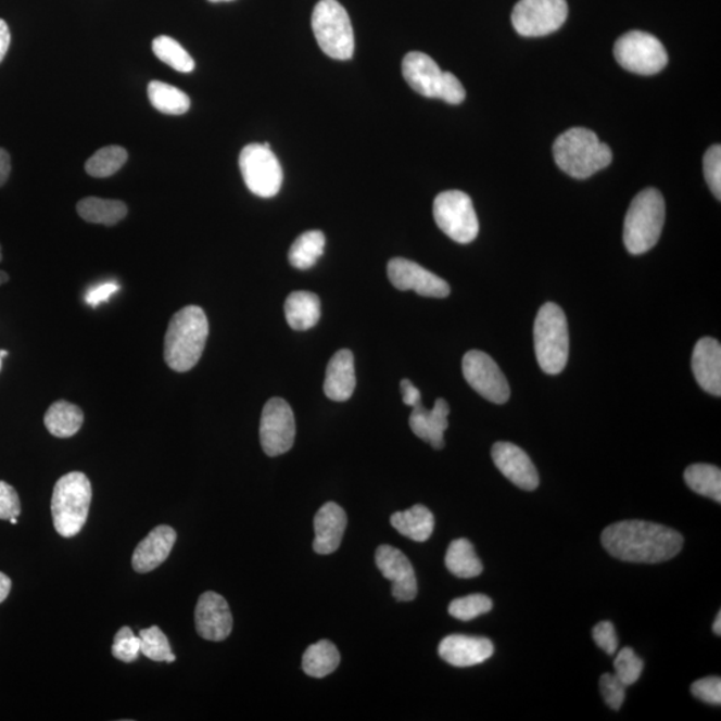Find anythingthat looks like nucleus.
Instances as JSON below:
<instances>
[{
	"label": "nucleus",
	"mask_w": 721,
	"mask_h": 721,
	"mask_svg": "<svg viewBox=\"0 0 721 721\" xmlns=\"http://www.w3.org/2000/svg\"><path fill=\"white\" fill-rule=\"evenodd\" d=\"M602 544L610 556L621 561L657 564L678 556L684 539L672 528L630 520L609 526L602 534Z\"/></svg>",
	"instance_id": "1"
},
{
	"label": "nucleus",
	"mask_w": 721,
	"mask_h": 721,
	"mask_svg": "<svg viewBox=\"0 0 721 721\" xmlns=\"http://www.w3.org/2000/svg\"><path fill=\"white\" fill-rule=\"evenodd\" d=\"M208 321L202 307L185 306L174 314L165 336V360L179 374L193 369L205 351Z\"/></svg>",
	"instance_id": "2"
},
{
	"label": "nucleus",
	"mask_w": 721,
	"mask_h": 721,
	"mask_svg": "<svg viewBox=\"0 0 721 721\" xmlns=\"http://www.w3.org/2000/svg\"><path fill=\"white\" fill-rule=\"evenodd\" d=\"M554 156L558 167L568 176L586 179L603 170L612 162V151L598 141L595 132L584 127L562 132L554 144Z\"/></svg>",
	"instance_id": "3"
},
{
	"label": "nucleus",
	"mask_w": 721,
	"mask_h": 721,
	"mask_svg": "<svg viewBox=\"0 0 721 721\" xmlns=\"http://www.w3.org/2000/svg\"><path fill=\"white\" fill-rule=\"evenodd\" d=\"M92 499L91 482L83 472L62 476L51 498L54 528L62 537H74L83 531Z\"/></svg>",
	"instance_id": "4"
},
{
	"label": "nucleus",
	"mask_w": 721,
	"mask_h": 721,
	"mask_svg": "<svg viewBox=\"0 0 721 721\" xmlns=\"http://www.w3.org/2000/svg\"><path fill=\"white\" fill-rule=\"evenodd\" d=\"M666 220V202L659 190L642 191L628 208L624 243L631 254H644L660 240Z\"/></svg>",
	"instance_id": "5"
},
{
	"label": "nucleus",
	"mask_w": 721,
	"mask_h": 721,
	"mask_svg": "<svg viewBox=\"0 0 721 721\" xmlns=\"http://www.w3.org/2000/svg\"><path fill=\"white\" fill-rule=\"evenodd\" d=\"M533 337L541 370L546 375H560L569 356L568 322L560 306L548 302L540 307Z\"/></svg>",
	"instance_id": "6"
},
{
	"label": "nucleus",
	"mask_w": 721,
	"mask_h": 721,
	"mask_svg": "<svg viewBox=\"0 0 721 721\" xmlns=\"http://www.w3.org/2000/svg\"><path fill=\"white\" fill-rule=\"evenodd\" d=\"M403 75L413 90L427 98L461 103L467 96L464 86L452 73L441 72L438 63L423 52L412 51L403 61Z\"/></svg>",
	"instance_id": "7"
},
{
	"label": "nucleus",
	"mask_w": 721,
	"mask_h": 721,
	"mask_svg": "<svg viewBox=\"0 0 721 721\" xmlns=\"http://www.w3.org/2000/svg\"><path fill=\"white\" fill-rule=\"evenodd\" d=\"M312 27L325 54L333 60H351L354 54V33L344 5L337 0H321L314 8Z\"/></svg>",
	"instance_id": "8"
},
{
	"label": "nucleus",
	"mask_w": 721,
	"mask_h": 721,
	"mask_svg": "<svg viewBox=\"0 0 721 721\" xmlns=\"http://www.w3.org/2000/svg\"><path fill=\"white\" fill-rule=\"evenodd\" d=\"M435 224L458 243H469L479 236L480 224L468 194L459 190L444 191L433 203Z\"/></svg>",
	"instance_id": "9"
},
{
	"label": "nucleus",
	"mask_w": 721,
	"mask_h": 721,
	"mask_svg": "<svg viewBox=\"0 0 721 721\" xmlns=\"http://www.w3.org/2000/svg\"><path fill=\"white\" fill-rule=\"evenodd\" d=\"M240 168L248 189L261 198L279 193L283 182L282 166L270 143H250L240 154Z\"/></svg>",
	"instance_id": "10"
},
{
	"label": "nucleus",
	"mask_w": 721,
	"mask_h": 721,
	"mask_svg": "<svg viewBox=\"0 0 721 721\" xmlns=\"http://www.w3.org/2000/svg\"><path fill=\"white\" fill-rule=\"evenodd\" d=\"M614 52L621 67L638 75L660 73L668 63L665 46L654 35L644 31H631L620 37Z\"/></svg>",
	"instance_id": "11"
},
{
	"label": "nucleus",
	"mask_w": 721,
	"mask_h": 721,
	"mask_svg": "<svg viewBox=\"0 0 721 721\" xmlns=\"http://www.w3.org/2000/svg\"><path fill=\"white\" fill-rule=\"evenodd\" d=\"M568 17L567 0H520L511 13V25L522 37H545Z\"/></svg>",
	"instance_id": "12"
},
{
	"label": "nucleus",
	"mask_w": 721,
	"mask_h": 721,
	"mask_svg": "<svg viewBox=\"0 0 721 721\" xmlns=\"http://www.w3.org/2000/svg\"><path fill=\"white\" fill-rule=\"evenodd\" d=\"M261 445L267 456L277 457L292 450L295 440L294 413L287 401H267L261 416Z\"/></svg>",
	"instance_id": "13"
},
{
	"label": "nucleus",
	"mask_w": 721,
	"mask_h": 721,
	"mask_svg": "<svg viewBox=\"0 0 721 721\" xmlns=\"http://www.w3.org/2000/svg\"><path fill=\"white\" fill-rule=\"evenodd\" d=\"M465 380L477 393L493 404H505L510 397L507 377L491 356L481 351H470L463 359Z\"/></svg>",
	"instance_id": "14"
},
{
	"label": "nucleus",
	"mask_w": 721,
	"mask_h": 721,
	"mask_svg": "<svg viewBox=\"0 0 721 721\" xmlns=\"http://www.w3.org/2000/svg\"><path fill=\"white\" fill-rule=\"evenodd\" d=\"M388 277L394 288L404 292L413 290L432 299H445L451 294L450 283L409 260L393 258L388 265Z\"/></svg>",
	"instance_id": "15"
},
{
	"label": "nucleus",
	"mask_w": 721,
	"mask_h": 721,
	"mask_svg": "<svg viewBox=\"0 0 721 721\" xmlns=\"http://www.w3.org/2000/svg\"><path fill=\"white\" fill-rule=\"evenodd\" d=\"M376 566L383 578L392 581V595L397 602H412L417 596L415 568L403 552L391 545L378 546Z\"/></svg>",
	"instance_id": "16"
},
{
	"label": "nucleus",
	"mask_w": 721,
	"mask_h": 721,
	"mask_svg": "<svg viewBox=\"0 0 721 721\" xmlns=\"http://www.w3.org/2000/svg\"><path fill=\"white\" fill-rule=\"evenodd\" d=\"M198 635L207 642H224L232 631V616L228 602L218 593L208 591L198 598L195 607Z\"/></svg>",
	"instance_id": "17"
},
{
	"label": "nucleus",
	"mask_w": 721,
	"mask_h": 721,
	"mask_svg": "<svg viewBox=\"0 0 721 721\" xmlns=\"http://www.w3.org/2000/svg\"><path fill=\"white\" fill-rule=\"evenodd\" d=\"M492 458L499 472L507 477L511 484L529 492L537 490L540 484L537 469L521 447L502 441L493 445Z\"/></svg>",
	"instance_id": "18"
},
{
	"label": "nucleus",
	"mask_w": 721,
	"mask_h": 721,
	"mask_svg": "<svg viewBox=\"0 0 721 721\" xmlns=\"http://www.w3.org/2000/svg\"><path fill=\"white\" fill-rule=\"evenodd\" d=\"M494 653L490 638L451 635L439 645L441 659L453 667H473L491 659Z\"/></svg>",
	"instance_id": "19"
},
{
	"label": "nucleus",
	"mask_w": 721,
	"mask_h": 721,
	"mask_svg": "<svg viewBox=\"0 0 721 721\" xmlns=\"http://www.w3.org/2000/svg\"><path fill=\"white\" fill-rule=\"evenodd\" d=\"M177 541V532L168 526H159L138 544L132 554V568L138 573H149L162 566L170 556Z\"/></svg>",
	"instance_id": "20"
},
{
	"label": "nucleus",
	"mask_w": 721,
	"mask_h": 721,
	"mask_svg": "<svg viewBox=\"0 0 721 721\" xmlns=\"http://www.w3.org/2000/svg\"><path fill=\"white\" fill-rule=\"evenodd\" d=\"M450 412V404L444 399L435 401L433 409H427L422 403L417 404L409 418L412 432L418 439L432 445L435 451L443 450L445 446L444 433L450 427V422H447Z\"/></svg>",
	"instance_id": "21"
},
{
	"label": "nucleus",
	"mask_w": 721,
	"mask_h": 721,
	"mask_svg": "<svg viewBox=\"0 0 721 721\" xmlns=\"http://www.w3.org/2000/svg\"><path fill=\"white\" fill-rule=\"evenodd\" d=\"M347 524L345 510L336 503H327L314 517L313 548L318 555H330L340 548Z\"/></svg>",
	"instance_id": "22"
},
{
	"label": "nucleus",
	"mask_w": 721,
	"mask_h": 721,
	"mask_svg": "<svg viewBox=\"0 0 721 721\" xmlns=\"http://www.w3.org/2000/svg\"><path fill=\"white\" fill-rule=\"evenodd\" d=\"M692 370L699 385L709 394L721 395L720 342L705 337L697 342L692 354Z\"/></svg>",
	"instance_id": "23"
},
{
	"label": "nucleus",
	"mask_w": 721,
	"mask_h": 721,
	"mask_svg": "<svg viewBox=\"0 0 721 721\" xmlns=\"http://www.w3.org/2000/svg\"><path fill=\"white\" fill-rule=\"evenodd\" d=\"M356 382L353 353L347 349H342L329 360L324 392L331 401L344 403L352 397Z\"/></svg>",
	"instance_id": "24"
},
{
	"label": "nucleus",
	"mask_w": 721,
	"mask_h": 721,
	"mask_svg": "<svg viewBox=\"0 0 721 721\" xmlns=\"http://www.w3.org/2000/svg\"><path fill=\"white\" fill-rule=\"evenodd\" d=\"M395 531L417 543H426L434 531V516L426 505L417 504L391 517Z\"/></svg>",
	"instance_id": "25"
},
{
	"label": "nucleus",
	"mask_w": 721,
	"mask_h": 721,
	"mask_svg": "<svg viewBox=\"0 0 721 721\" xmlns=\"http://www.w3.org/2000/svg\"><path fill=\"white\" fill-rule=\"evenodd\" d=\"M284 316L294 330H309L321 317V302L311 292H294L284 302Z\"/></svg>",
	"instance_id": "26"
},
{
	"label": "nucleus",
	"mask_w": 721,
	"mask_h": 721,
	"mask_svg": "<svg viewBox=\"0 0 721 721\" xmlns=\"http://www.w3.org/2000/svg\"><path fill=\"white\" fill-rule=\"evenodd\" d=\"M84 412L79 406L60 400L45 415V427L58 439H69L84 426Z\"/></svg>",
	"instance_id": "27"
},
{
	"label": "nucleus",
	"mask_w": 721,
	"mask_h": 721,
	"mask_svg": "<svg viewBox=\"0 0 721 721\" xmlns=\"http://www.w3.org/2000/svg\"><path fill=\"white\" fill-rule=\"evenodd\" d=\"M445 566L447 571L459 579H473L484 571L473 544L467 539L452 541L446 551Z\"/></svg>",
	"instance_id": "28"
},
{
	"label": "nucleus",
	"mask_w": 721,
	"mask_h": 721,
	"mask_svg": "<svg viewBox=\"0 0 721 721\" xmlns=\"http://www.w3.org/2000/svg\"><path fill=\"white\" fill-rule=\"evenodd\" d=\"M79 217L86 223L114 226L126 218L127 206L116 200H103L98 197H87L77 205Z\"/></svg>",
	"instance_id": "29"
},
{
	"label": "nucleus",
	"mask_w": 721,
	"mask_h": 721,
	"mask_svg": "<svg viewBox=\"0 0 721 721\" xmlns=\"http://www.w3.org/2000/svg\"><path fill=\"white\" fill-rule=\"evenodd\" d=\"M341 655L329 640L312 644L302 657V668L307 676L322 679L333 673L340 666Z\"/></svg>",
	"instance_id": "30"
},
{
	"label": "nucleus",
	"mask_w": 721,
	"mask_h": 721,
	"mask_svg": "<svg viewBox=\"0 0 721 721\" xmlns=\"http://www.w3.org/2000/svg\"><path fill=\"white\" fill-rule=\"evenodd\" d=\"M325 243H327V240H325L322 231H305L304 235L296 238L292 248H290L289 263L295 269H311L322 257Z\"/></svg>",
	"instance_id": "31"
},
{
	"label": "nucleus",
	"mask_w": 721,
	"mask_h": 721,
	"mask_svg": "<svg viewBox=\"0 0 721 721\" xmlns=\"http://www.w3.org/2000/svg\"><path fill=\"white\" fill-rule=\"evenodd\" d=\"M148 96L153 107L162 114L182 115L189 112L190 98L172 85L153 80L148 86Z\"/></svg>",
	"instance_id": "32"
},
{
	"label": "nucleus",
	"mask_w": 721,
	"mask_h": 721,
	"mask_svg": "<svg viewBox=\"0 0 721 721\" xmlns=\"http://www.w3.org/2000/svg\"><path fill=\"white\" fill-rule=\"evenodd\" d=\"M684 480L697 494L721 502V472L718 467L708 464H695L685 470Z\"/></svg>",
	"instance_id": "33"
},
{
	"label": "nucleus",
	"mask_w": 721,
	"mask_h": 721,
	"mask_svg": "<svg viewBox=\"0 0 721 721\" xmlns=\"http://www.w3.org/2000/svg\"><path fill=\"white\" fill-rule=\"evenodd\" d=\"M129 159V154L121 147H106L98 150L91 159L86 162V172L94 178H107L118 173Z\"/></svg>",
	"instance_id": "34"
},
{
	"label": "nucleus",
	"mask_w": 721,
	"mask_h": 721,
	"mask_svg": "<svg viewBox=\"0 0 721 721\" xmlns=\"http://www.w3.org/2000/svg\"><path fill=\"white\" fill-rule=\"evenodd\" d=\"M153 52L160 61L179 73H191L195 67L193 58L176 39L161 35L153 40Z\"/></svg>",
	"instance_id": "35"
},
{
	"label": "nucleus",
	"mask_w": 721,
	"mask_h": 721,
	"mask_svg": "<svg viewBox=\"0 0 721 721\" xmlns=\"http://www.w3.org/2000/svg\"><path fill=\"white\" fill-rule=\"evenodd\" d=\"M141 637V654L153 661L174 662L177 657L173 654L170 643L160 627L153 625L139 632Z\"/></svg>",
	"instance_id": "36"
},
{
	"label": "nucleus",
	"mask_w": 721,
	"mask_h": 721,
	"mask_svg": "<svg viewBox=\"0 0 721 721\" xmlns=\"http://www.w3.org/2000/svg\"><path fill=\"white\" fill-rule=\"evenodd\" d=\"M493 608V603L490 597L485 595H469L465 597L456 598L453 600L450 606V615L452 618L461 621H470L476 618H479L481 615L491 612Z\"/></svg>",
	"instance_id": "37"
},
{
	"label": "nucleus",
	"mask_w": 721,
	"mask_h": 721,
	"mask_svg": "<svg viewBox=\"0 0 721 721\" xmlns=\"http://www.w3.org/2000/svg\"><path fill=\"white\" fill-rule=\"evenodd\" d=\"M615 674L625 687L635 684L644 670V661L632 648H623L616 655Z\"/></svg>",
	"instance_id": "38"
},
{
	"label": "nucleus",
	"mask_w": 721,
	"mask_h": 721,
	"mask_svg": "<svg viewBox=\"0 0 721 721\" xmlns=\"http://www.w3.org/2000/svg\"><path fill=\"white\" fill-rule=\"evenodd\" d=\"M112 654L119 661L138 660L141 655V637L134 635L130 627H122L114 637Z\"/></svg>",
	"instance_id": "39"
},
{
	"label": "nucleus",
	"mask_w": 721,
	"mask_h": 721,
	"mask_svg": "<svg viewBox=\"0 0 721 721\" xmlns=\"http://www.w3.org/2000/svg\"><path fill=\"white\" fill-rule=\"evenodd\" d=\"M705 177L709 188H711L712 193L718 200H721V148L719 144H713L712 148H709L705 161Z\"/></svg>",
	"instance_id": "40"
},
{
	"label": "nucleus",
	"mask_w": 721,
	"mask_h": 721,
	"mask_svg": "<svg viewBox=\"0 0 721 721\" xmlns=\"http://www.w3.org/2000/svg\"><path fill=\"white\" fill-rule=\"evenodd\" d=\"M625 685L620 682L615 673L603 674L600 679V691L607 706L614 711H619L625 700Z\"/></svg>",
	"instance_id": "41"
},
{
	"label": "nucleus",
	"mask_w": 721,
	"mask_h": 721,
	"mask_svg": "<svg viewBox=\"0 0 721 721\" xmlns=\"http://www.w3.org/2000/svg\"><path fill=\"white\" fill-rule=\"evenodd\" d=\"M692 695L708 705H721V680L717 676L697 680L691 687Z\"/></svg>",
	"instance_id": "42"
},
{
	"label": "nucleus",
	"mask_w": 721,
	"mask_h": 721,
	"mask_svg": "<svg viewBox=\"0 0 721 721\" xmlns=\"http://www.w3.org/2000/svg\"><path fill=\"white\" fill-rule=\"evenodd\" d=\"M21 499L13 485L0 481V520H10L21 515Z\"/></svg>",
	"instance_id": "43"
},
{
	"label": "nucleus",
	"mask_w": 721,
	"mask_h": 721,
	"mask_svg": "<svg viewBox=\"0 0 721 721\" xmlns=\"http://www.w3.org/2000/svg\"><path fill=\"white\" fill-rule=\"evenodd\" d=\"M593 640H595L597 647H600L607 655L614 656L618 653L619 638L610 621H602L593 628Z\"/></svg>",
	"instance_id": "44"
},
{
	"label": "nucleus",
	"mask_w": 721,
	"mask_h": 721,
	"mask_svg": "<svg viewBox=\"0 0 721 721\" xmlns=\"http://www.w3.org/2000/svg\"><path fill=\"white\" fill-rule=\"evenodd\" d=\"M119 284L113 281L104 282L98 284L97 288L89 290V293L86 294V302L92 307L103 304V302L109 301L112 296L118 292Z\"/></svg>",
	"instance_id": "45"
},
{
	"label": "nucleus",
	"mask_w": 721,
	"mask_h": 721,
	"mask_svg": "<svg viewBox=\"0 0 721 721\" xmlns=\"http://www.w3.org/2000/svg\"><path fill=\"white\" fill-rule=\"evenodd\" d=\"M401 392H403V401L405 405L412 406L415 408L417 404L422 403L421 392L413 385L410 380L401 381Z\"/></svg>",
	"instance_id": "46"
},
{
	"label": "nucleus",
	"mask_w": 721,
	"mask_h": 721,
	"mask_svg": "<svg viewBox=\"0 0 721 721\" xmlns=\"http://www.w3.org/2000/svg\"><path fill=\"white\" fill-rule=\"evenodd\" d=\"M11 43V34L8 23L0 20V63L3 62L5 54H8Z\"/></svg>",
	"instance_id": "47"
},
{
	"label": "nucleus",
	"mask_w": 721,
	"mask_h": 721,
	"mask_svg": "<svg viewBox=\"0 0 721 721\" xmlns=\"http://www.w3.org/2000/svg\"><path fill=\"white\" fill-rule=\"evenodd\" d=\"M11 173V159L8 151L0 149V186L8 182Z\"/></svg>",
	"instance_id": "48"
},
{
	"label": "nucleus",
	"mask_w": 721,
	"mask_h": 721,
	"mask_svg": "<svg viewBox=\"0 0 721 721\" xmlns=\"http://www.w3.org/2000/svg\"><path fill=\"white\" fill-rule=\"evenodd\" d=\"M11 589H13V581H11L8 574L0 572V604L9 597Z\"/></svg>",
	"instance_id": "49"
},
{
	"label": "nucleus",
	"mask_w": 721,
	"mask_h": 721,
	"mask_svg": "<svg viewBox=\"0 0 721 721\" xmlns=\"http://www.w3.org/2000/svg\"><path fill=\"white\" fill-rule=\"evenodd\" d=\"M712 631L714 635L720 636L721 635V612L718 614L717 620H714Z\"/></svg>",
	"instance_id": "50"
},
{
	"label": "nucleus",
	"mask_w": 721,
	"mask_h": 721,
	"mask_svg": "<svg viewBox=\"0 0 721 721\" xmlns=\"http://www.w3.org/2000/svg\"><path fill=\"white\" fill-rule=\"evenodd\" d=\"M9 275L5 271L0 270V284H3L5 282H9Z\"/></svg>",
	"instance_id": "51"
},
{
	"label": "nucleus",
	"mask_w": 721,
	"mask_h": 721,
	"mask_svg": "<svg viewBox=\"0 0 721 721\" xmlns=\"http://www.w3.org/2000/svg\"><path fill=\"white\" fill-rule=\"evenodd\" d=\"M208 2H212V3L232 2V0H208Z\"/></svg>",
	"instance_id": "52"
},
{
	"label": "nucleus",
	"mask_w": 721,
	"mask_h": 721,
	"mask_svg": "<svg viewBox=\"0 0 721 721\" xmlns=\"http://www.w3.org/2000/svg\"><path fill=\"white\" fill-rule=\"evenodd\" d=\"M8 356H9V352L0 351V357L3 358V357H8Z\"/></svg>",
	"instance_id": "53"
},
{
	"label": "nucleus",
	"mask_w": 721,
	"mask_h": 721,
	"mask_svg": "<svg viewBox=\"0 0 721 721\" xmlns=\"http://www.w3.org/2000/svg\"><path fill=\"white\" fill-rule=\"evenodd\" d=\"M10 522L13 526L17 524V517H13V519H10Z\"/></svg>",
	"instance_id": "54"
},
{
	"label": "nucleus",
	"mask_w": 721,
	"mask_h": 721,
	"mask_svg": "<svg viewBox=\"0 0 721 721\" xmlns=\"http://www.w3.org/2000/svg\"><path fill=\"white\" fill-rule=\"evenodd\" d=\"M2 260H3L2 246H0V263H2Z\"/></svg>",
	"instance_id": "55"
},
{
	"label": "nucleus",
	"mask_w": 721,
	"mask_h": 721,
	"mask_svg": "<svg viewBox=\"0 0 721 721\" xmlns=\"http://www.w3.org/2000/svg\"><path fill=\"white\" fill-rule=\"evenodd\" d=\"M2 365H3V358L0 357V370H2Z\"/></svg>",
	"instance_id": "56"
}]
</instances>
